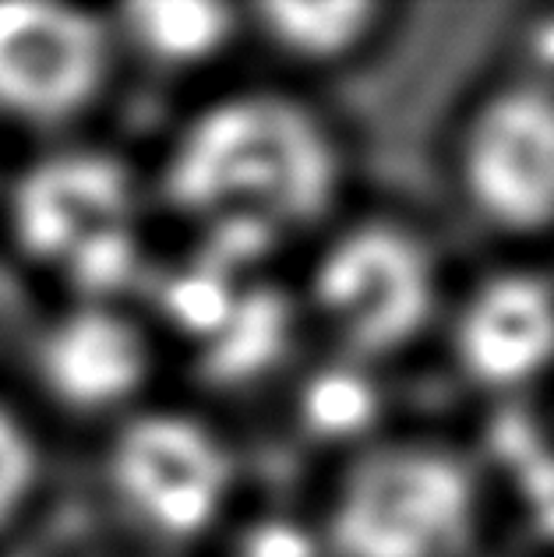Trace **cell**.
I'll use <instances>...</instances> for the list:
<instances>
[{
	"instance_id": "cell-18",
	"label": "cell",
	"mask_w": 554,
	"mask_h": 557,
	"mask_svg": "<svg viewBox=\"0 0 554 557\" xmlns=\"http://www.w3.org/2000/svg\"><path fill=\"white\" fill-rule=\"evenodd\" d=\"M241 557H315V540L290 522H261L244 536Z\"/></svg>"
},
{
	"instance_id": "cell-8",
	"label": "cell",
	"mask_w": 554,
	"mask_h": 557,
	"mask_svg": "<svg viewBox=\"0 0 554 557\" xmlns=\"http://www.w3.org/2000/svg\"><path fill=\"white\" fill-rule=\"evenodd\" d=\"M463 368L491 388L533 377L554 357V293L537 275H498L459 321Z\"/></svg>"
},
{
	"instance_id": "cell-6",
	"label": "cell",
	"mask_w": 554,
	"mask_h": 557,
	"mask_svg": "<svg viewBox=\"0 0 554 557\" xmlns=\"http://www.w3.org/2000/svg\"><path fill=\"white\" fill-rule=\"evenodd\" d=\"M113 480L156 530L195 536L216 519L230 483L223 448L184 417H141L113 448Z\"/></svg>"
},
{
	"instance_id": "cell-2",
	"label": "cell",
	"mask_w": 554,
	"mask_h": 557,
	"mask_svg": "<svg viewBox=\"0 0 554 557\" xmlns=\"http://www.w3.org/2000/svg\"><path fill=\"white\" fill-rule=\"evenodd\" d=\"M470 533L473 480L434 448H385L364 459L332 516L343 557H456Z\"/></svg>"
},
{
	"instance_id": "cell-17",
	"label": "cell",
	"mask_w": 554,
	"mask_h": 557,
	"mask_svg": "<svg viewBox=\"0 0 554 557\" xmlns=\"http://www.w3.org/2000/svg\"><path fill=\"white\" fill-rule=\"evenodd\" d=\"M36 476V448L22 431V423L0 409V522H4Z\"/></svg>"
},
{
	"instance_id": "cell-9",
	"label": "cell",
	"mask_w": 554,
	"mask_h": 557,
	"mask_svg": "<svg viewBox=\"0 0 554 557\" xmlns=\"http://www.w3.org/2000/svg\"><path fill=\"white\" fill-rule=\"evenodd\" d=\"M42 377L53 395L78 409H103L127 399L145 371L149 349L135 325L107 311H82L57 325L42 343Z\"/></svg>"
},
{
	"instance_id": "cell-13",
	"label": "cell",
	"mask_w": 554,
	"mask_h": 557,
	"mask_svg": "<svg viewBox=\"0 0 554 557\" xmlns=\"http://www.w3.org/2000/svg\"><path fill=\"white\" fill-rule=\"evenodd\" d=\"M494 451L513 469L519 494L547 540H554V448L522 417H502L494 428Z\"/></svg>"
},
{
	"instance_id": "cell-11",
	"label": "cell",
	"mask_w": 554,
	"mask_h": 557,
	"mask_svg": "<svg viewBox=\"0 0 554 557\" xmlns=\"http://www.w3.org/2000/svg\"><path fill=\"white\" fill-rule=\"evenodd\" d=\"M131 33L163 61H201L230 36V11L212 0H145L127 8Z\"/></svg>"
},
{
	"instance_id": "cell-14",
	"label": "cell",
	"mask_w": 554,
	"mask_h": 557,
	"mask_svg": "<svg viewBox=\"0 0 554 557\" xmlns=\"http://www.w3.org/2000/svg\"><path fill=\"white\" fill-rule=\"evenodd\" d=\"M233 275L209 265L198 258L187 272H177L163 286V311L177 329L198 335V339H212L230 318L233 304H237V289L230 283Z\"/></svg>"
},
{
	"instance_id": "cell-7",
	"label": "cell",
	"mask_w": 554,
	"mask_h": 557,
	"mask_svg": "<svg viewBox=\"0 0 554 557\" xmlns=\"http://www.w3.org/2000/svg\"><path fill=\"white\" fill-rule=\"evenodd\" d=\"M124 166L107 156H53L25 173L11 198L14 237L28 255L67 265L85 244L127 223Z\"/></svg>"
},
{
	"instance_id": "cell-16",
	"label": "cell",
	"mask_w": 554,
	"mask_h": 557,
	"mask_svg": "<svg viewBox=\"0 0 554 557\" xmlns=\"http://www.w3.org/2000/svg\"><path fill=\"white\" fill-rule=\"evenodd\" d=\"M135 265H138L135 237H131V226H121V230L103 233V237H96L93 244H85L64 265V272L71 275V283H78L82 289L110 293L131 283Z\"/></svg>"
},
{
	"instance_id": "cell-5",
	"label": "cell",
	"mask_w": 554,
	"mask_h": 557,
	"mask_svg": "<svg viewBox=\"0 0 554 557\" xmlns=\"http://www.w3.org/2000/svg\"><path fill=\"white\" fill-rule=\"evenodd\" d=\"M466 187L491 223L544 230L554 223V96L505 92L466 135Z\"/></svg>"
},
{
	"instance_id": "cell-4",
	"label": "cell",
	"mask_w": 554,
	"mask_h": 557,
	"mask_svg": "<svg viewBox=\"0 0 554 557\" xmlns=\"http://www.w3.org/2000/svg\"><path fill=\"white\" fill-rule=\"evenodd\" d=\"M107 36L61 4H0V110L50 124L78 113L103 82Z\"/></svg>"
},
{
	"instance_id": "cell-1",
	"label": "cell",
	"mask_w": 554,
	"mask_h": 557,
	"mask_svg": "<svg viewBox=\"0 0 554 557\" xmlns=\"http://www.w3.org/2000/svg\"><path fill=\"white\" fill-rule=\"evenodd\" d=\"M335 159L308 110L247 96L206 110L167 166V198L187 212L308 223L332 201Z\"/></svg>"
},
{
	"instance_id": "cell-10",
	"label": "cell",
	"mask_w": 554,
	"mask_h": 557,
	"mask_svg": "<svg viewBox=\"0 0 554 557\" xmlns=\"http://www.w3.org/2000/svg\"><path fill=\"white\" fill-rule=\"evenodd\" d=\"M294 311L280 289L237 293L230 318L212 335L201 357V374L216 385H244L283 360Z\"/></svg>"
},
{
	"instance_id": "cell-19",
	"label": "cell",
	"mask_w": 554,
	"mask_h": 557,
	"mask_svg": "<svg viewBox=\"0 0 554 557\" xmlns=\"http://www.w3.org/2000/svg\"><path fill=\"white\" fill-rule=\"evenodd\" d=\"M537 50H541L544 61H551V64H554V22L541 28V36H537Z\"/></svg>"
},
{
	"instance_id": "cell-15",
	"label": "cell",
	"mask_w": 554,
	"mask_h": 557,
	"mask_svg": "<svg viewBox=\"0 0 554 557\" xmlns=\"http://www.w3.org/2000/svg\"><path fill=\"white\" fill-rule=\"evenodd\" d=\"M304 423L322 437H349L364 431L378 413L374 388L354 371H322L311 377L300 399Z\"/></svg>"
},
{
	"instance_id": "cell-12",
	"label": "cell",
	"mask_w": 554,
	"mask_h": 557,
	"mask_svg": "<svg viewBox=\"0 0 554 557\" xmlns=\"http://www.w3.org/2000/svg\"><path fill=\"white\" fill-rule=\"evenodd\" d=\"M374 8L360 0H318V4H266L261 22L286 50L304 57H335L364 36Z\"/></svg>"
},
{
	"instance_id": "cell-3",
	"label": "cell",
	"mask_w": 554,
	"mask_h": 557,
	"mask_svg": "<svg viewBox=\"0 0 554 557\" xmlns=\"http://www.w3.org/2000/svg\"><path fill=\"white\" fill-rule=\"evenodd\" d=\"M315 297L357 349L389 354L431 314V265L406 233L368 226L332 247L315 275Z\"/></svg>"
}]
</instances>
